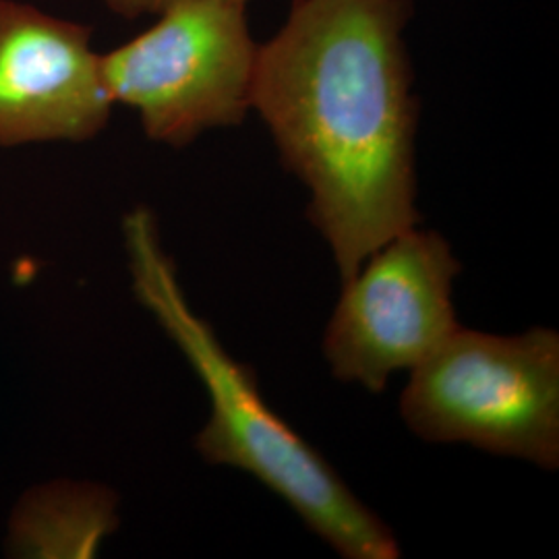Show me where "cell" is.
Returning <instances> with one entry per match:
<instances>
[{"label":"cell","instance_id":"cell-7","mask_svg":"<svg viewBox=\"0 0 559 559\" xmlns=\"http://www.w3.org/2000/svg\"><path fill=\"white\" fill-rule=\"evenodd\" d=\"M119 498L92 483H55L29 491L11 522L20 558H94L119 528Z\"/></svg>","mask_w":559,"mask_h":559},{"label":"cell","instance_id":"cell-1","mask_svg":"<svg viewBox=\"0 0 559 559\" xmlns=\"http://www.w3.org/2000/svg\"><path fill=\"white\" fill-rule=\"evenodd\" d=\"M411 15L413 0H295L258 52L251 108L309 189L342 280L420 221Z\"/></svg>","mask_w":559,"mask_h":559},{"label":"cell","instance_id":"cell-8","mask_svg":"<svg viewBox=\"0 0 559 559\" xmlns=\"http://www.w3.org/2000/svg\"><path fill=\"white\" fill-rule=\"evenodd\" d=\"M115 15L124 20H138L143 15H158L166 7L179 0H102ZM249 2V0H245Z\"/></svg>","mask_w":559,"mask_h":559},{"label":"cell","instance_id":"cell-5","mask_svg":"<svg viewBox=\"0 0 559 559\" xmlns=\"http://www.w3.org/2000/svg\"><path fill=\"white\" fill-rule=\"evenodd\" d=\"M462 265L436 230L413 226L385 240L350 278L323 334L334 378L380 394L459 328L454 280Z\"/></svg>","mask_w":559,"mask_h":559},{"label":"cell","instance_id":"cell-2","mask_svg":"<svg viewBox=\"0 0 559 559\" xmlns=\"http://www.w3.org/2000/svg\"><path fill=\"white\" fill-rule=\"evenodd\" d=\"M133 293L179 346L212 404L195 440L207 464L239 468L286 501L300 520L348 559H399V540L340 479L332 464L265 402L255 371L228 355L180 288L158 222L145 207L122 222Z\"/></svg>","mask_w":559,"mask_h":559},{"label":"cell","instance_id":"cell-3","mask_svg":"<svg viewBox=\"0 0 559 559\" xmlns=\"http://www.w3.org/2000/svg\"><path fill=\"white\" fill-rule=\"evenodd\" d=\"M406 427L425 441L559 466V334L516 336L459 325L411 371L400 396Z\"/></svg>","mask_w":559,"mask_h":559},{"label":"cell","instance_id":"cell-4","mask_svg":"<svg viewBox=\"0 0 559 559\" xmlns=\"http://www.w3.org/2000/svg\"><path fill=\"white\" fill-rule=\"evenodd\" d=\"M245 9V0H179L135 40L102 55L110 98L140 112L150 140L185 147L247 117L260 46Z\"/></svg>","mask_w":559,"mask_h":559},{"label":"cell","instance_id":"cell-6","mask_svg":"<svg viewBox=\"0 0 559 559\" xmlns=\"http://www.w3.org/2000/svg\"><path fill=\"white\" fill-rule=\"evenodd\" d=\"M92 32L36 7L0 0V145L85 141L110 119Z\"/></svg>","mask_w":559,"mask_h":559}]
</instances>
